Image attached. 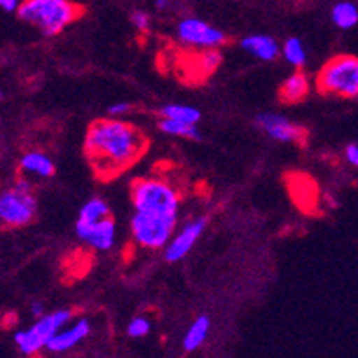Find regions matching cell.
I'll list each match as a JSON object with an SVG mask.
<instances>
[{
    "instance_id": "27",
    "label": "cell",
    "mask_w": 358,
    "mask_h": 358,
    "mask_svg": "<svg viewBox=\"0 0 358 358\" xmlns=\"http://www.w3.org/2000/svg\"><path fill=\"white\" fill-rule=\"evenodd\" d=\"M155 6L158 9H167L171 6V0H155Z\"/></svg>"
},
{
    "instance_id": "21",
    "label": "cell",
    "mask_w": 358,
    "mask_h": 358,
    "mask_svg": "<svg viewBox=\"0 0 358 358\" xmlns=\"http://www.w3.org/2000/svg\"><path fill=\"white\" fill-rule=\"evenodd\" d=\"M149 331H151V322L145 317H133L127 324V335L133 338L145 337Z\"/></svg>"
},
{
    "instance_id": "2",
    "label": "cell",
    "mask_w": 358,
    "mask_h": 358,
    "mask_svg": "<svg viewBox=\"0 0 358 358\" xmlns=\"http://www.w3.org/2000/svg\"><path fill=\"white\" fill-rule=\"evenodd\" d=\"M18 17L40 29L45 36H56L83 17V6L72 0H22Z\"/></svg>"
},
{
    "instance_id": "20",
    "label": "cell",
    "mask_w": 358,
    "mask_h": 358,
    "mask_svg": "<svg viewBox=\"0 0 358 358\" xmlns=\"http://www.w3.org/2000/svg\"><path fill=\"white\" fill-rule=\"evenodd\" d=\"M283 57L294 66V69H303L306 63V50L305 45L299 38H289L283 43Z\"/></svg>"
},
{
    "instance_id": "13",
    "label": "cell",
    "mask_w": 358,
    "mask_h": 358,
    "mask_svg": "<svg viewBox=\"0 0 358 358\" xmlns=\"http://www.w3.org/2000/svg\"><path fill=\"white\" fill-rule=\"evenodd\" d=\"M242 50H245L248 54L255 56L260 62H276L278 56H280L281 49L278 41L268 34H251V36H245L241 41Z\"/></svg>"
},
{
    "instance_id": "22",
    "label": "cell",
    "mask_w": 358,
    "mask_h": 358,
    "mask_svg": "<svg viewBox=\"0 0 358 358\" xmlns=\"http://www.w3.org/2000/svg\"><path fill=\"white\" fill-rule=\"evenodd\" d=\"M131 24H133V27L138 33H147L149 27H151V18H149V15L145 11H134L131 15Z\"/></svg>"
},
{
    "instance_id": "18",
    "label": "cell",
    "mask_w": 358,
    "mask_h": 358,
    "mask_svg": "<svg viewBox=\"0 0 358 358\" xmlns=\"http://www.w3.org/2000/svg\"><path fill=\"white\" fill-rule=\"evenodd\" d=\"M158 115L187 124H199L201 120V111L196 106H188V104H165L159 108Z\"/></svg>"
},
{
    "instance_id": "8",
    "label": "cell",
    "mask_w": 358,
    "mask_h": 358,
    "mask_svg": "<svg viewBox=\"0 0 358 358\" xmlns=\"http://www.w3.org/2000/svg\"><path fill=\"white\" fill-rule=\"evenodd\" d=\"M176 36L187 47L192 49H220L228 36L220 31V29L213 27L212 24L201 20V18L190 17L183 18L176 27Z\"/></svg>"
},
{
    "instance_id": "16",
    "label": "cell",
    "mask_w": 358,
    "mask_h": 358,
    "mask_svg": "<svg viewBox=\"0 0 358 358\" xmlns=\"http://www.w3.org/2000/svg\"><path fill=\"white\" fill-rule=\"evenodd\" d=\"M158 127L162 133L171 134V136H179V138H188V140L201 138L197 124H187V122H181V120H174V118L159 117Z\"/></svg>"
},
{
    "instance_id": "4",
    "label": "cell",
    "mask_w": 358,
    "mask_h": 358,
    "mask_svg": "<svg viewBox=\"0 0 358 358\" xmlns=\"http://www.w3.org/2000/svg\"><path fill=\"white\" fill-rule=\"evenodd\" d=\"M315 86L322 95L341 99H358V57L338 54L321 66Z\"/></svg>"
},
{
    "instance_id": "14",
    "label": "cell",
    "mask_w": 358,
    "mask_h": 358,
    "mask_svg": "<svg viewBox=\"0 0 358 358\" xmlns=\"http://www.w3.org/2000/svg\"><path fill=\"white\" fill-rule=\"evenodd\" d=\"M308 92V76H306L301 69H296L290 73L289 78L283 81V85L280 86L278 97H280V101L283 102V104H299L301 101H305Z\"/></svg>"
},
{
    "instance_id": "24",
    "label": "cell",
    "mask_w": 358,
    "mask_h": 358,
    "mask_svg": "<svg viewBox=\"0 0 358 358\" xmlns=\"http://www.w3.org/2000/svg\"><path fill=\"white\" fill-rule=\"evenodd\" d=\"M346 159L353 165V167L358 169V142L350 143L346 147Z\"/></svg>"
},
{
    "instance_id": "26",
    "label": "cell",
    "mask_w": 358,
    "mask_h": 358,
    "mask_svg": "<svg viewBox=\"0 0 358 358\" xmlns=\"http://www.w3.org/2000/svg\"><path fill=\"white\" fill-rule=\"evenodd\" d=\"M31 312H33L34 317H41L43 315V305L41 303H33V306H31Z\"/></svg>"
},
{
    "instance_id": "19",
    "label": "cell",
    "mask_w": 358,
    "mask_h": 358,
    "mask_svg": "<svg viewBox=\"0 0 358 358\" xmlns=\"http://www.w3.org/2000/svg\"><path fill=\"white\" fill-rule=\"evenodd\" d=\"M331 22L338 29H351L358 24V8L353 2H338L331 9Z\"/></svg>"
},
{
    "instance_id": "11",
    "label": "cell",
    "mask_w": 358,
    "mask_h": 358,
    "mask_svg": "<svg viewBox=\"0 0 358 358\" xmlns=\"http://www.w3.org/2000/svg\"><path fill=\"white\" fill-rule=\"evenodd\" d=\"M206 217H197V219L185 224L183 228H181V231L174 233L171 242L165 245V260L171 262V264L183 260L188 252L192 251V248L197 244V241L201 238L204 229H206Z\"/></svg>"
},
{
    "instance_id": "5",
    "label": "cell",
    "mask_w": 358,
    "mask_h": 358,
    "mask_svg": "<svg viewBox=\"0 0 358 358\" xmlns=\"http://www.w3.org/2000/svg\"><path fill=\"white\" fill-rule=\"evenodd\" d=\"M38 213V201L27 179L0 192V222L8 228H24Z\"/></svg>"
},
{
    "instance_id": "15",
    "label": "cell",
    "mask_w": 358,
    "mask_h": 358,
    "mask_svg": "<svg viewBox=\"0 0 358 358\" xmlns=\"http://www.w3.org/2000/svg\"><path fill=\"white\" fill-rule=\"evenodd\" d=\"M20 169L22 172L29 176H34V178H52L54 172H56V167H54V162L45 155V152L40 151H31L25 152L20 159Z\"/></svg>"
},
{
    "instance_id": "17",
    "label": "cell",
    "mask_w": 358,
    "mask_h": 358,
    "mask_svg": "<svg viewBox=\"0 0 358 358\" xmlns=\"http://www.w3.org/2000/svg\"><path fill=\"white\" fill-rule=\"evenodd\" d=\"M210 326H212V322H210V317H208V315H199L196 321L192 322V326L188 328L187 335H185V338H183L185 350L187 351L197 350V348H199L201 344L206 341L208 331H210Z\"/></svg>"
},
{
    "instance_id": "25",
    "label": "cell",
    "mask_w": 358,
    "mask_h": 358,
    "mask_svg": "<svg viewBox=\"0 0 358 358\" xmlns=\"http://www.w3.org/2000/svg\"><path fill=\"white\" fill-rule=\"evenodd\" d=\"M20 4H22V0H0V9L13 13V11H18Z\"/></svg>"
},
{
    "instance_id": "28",
    "label": "cell",
    "mask_w": 358,
    "mask_h": 358,
    "mask_svg": "<svg viewBox=\"0 0 358 358\" xmlns=\"http://www.w3.org/2000/svg\"><path fill=\"white\" fill-rule=\"evenodd\" d=\"M0 97H2V92H0Z\"/></svg>"
},
{
    "instance_id": "7",
    "label": "cell",
    "mask_w": 358,
    "mask_h": 358,
    "mask_svg": "<svg viewBox=\"0 0 358 358\" xmlns=\"http://www.w3.org/2000/svg\"><path fill=\"white\" fill-rule=\"evenodd\" d=\"M70 319H72L70 310H56L52 313L41 315L31 328L18 331L15 335V342H17V346L20 348L22 353L34 355L41 348H47L50 338L62 330L66 322H70Z\"/></svg>"
},
{
    "instance_id": "12",
    "label": "cell",
    "mask_w": 358,
    "mask_h": 358,
    "mask_svg": "<svg viewBox=\"0 0 358 358\" xmlns=\"http://www.w3.org/2000/svg\"><path fill=\"white\" fill-rule=\"evenodd\" d=\"M90 322L86 319H79L78 322H73L70 328L66 330H59L50 342L47 344V350L54 351V353H63V351H69L72 350L73 346H78L79 342L85 341L86 337L90 335Z\"/></svg>"
},
{
    "instance_id": "1",
    "label": "cell",
    "mask_w": 358,
    "mask_h": 358,
    "mask_svg": "<svg viewBox=\"0 0 358 358\" xmlns=\"http://www.w3.org/2000/svg\"><path fill=\"white\" fill-rule=\"evenodd\" d=\"M149 138L142 129L122 118H99L86 131L83 151L101 181H111L142 159Z\"/></svg>"
},
{
    "instance_id": "23",
    "label": "cell",
    "mask_w": 358,
    "mask_h": 358,
    "mask_svg": "<svg viewBox=\"0 0 358 358\" xmlns=\"http://www.w3.org/2000/svg\"><path fill=\"white\" fill-rule=\"evenodd\" d=\"M131 108H133L131 102H115V104H111V106L108 108V115L113 118H122L124 115L129 113Z\"/></svg>"
},
{
    "instance_id": "3",
    "label": "cell",
    "mask_w": 358,
    "mask_h": 358,
    "mask_svg": "<svg viewBox=\"0 0 358 358\" xmlns=\"http://www.w3.org/2000/svg\"><path fill=\"white\" fill-rule=\"evenodd\" d=\"M131 201H133L134 212L178 217L181 194L167 178L143 176L131 183Z\"/></svg>"
},
{
    "instance_id": "10",
    "label": "cell",
    "mask_w": 358,
    "mask_h": 358,
    "mask_svg": "<svg viewBox=\"0 0 358 358\" xmlns=\"http://www.w3.org/2000/svg\"><path fill=\"white\" fill-rule=\"evenodd\" d=\"M76 235L88 248L95 251H108L117 241V224L111 215L94 224L76 222Z\"/></svg>"
},
{
    "instance_id": "6",
    "label": "cell",
    "mask_w": 358,
    "mask_h": 358,
    "mask_svg": "<svg viewBox=\"0 0 358 358\" xmlns=\"http://www.w3.org/2000/svg\"><path fill=\"white\" fill-rule=\"evenodd\" d=\"M178 226V217L134 212L131 217V235L134 242L145 249H162L171 242Z\"/></svg>"
},
{
    "instance_id": "9",
    "label": "cell",
    "mask_w": 358,
    "mask_h": 358,
    "mask_svg": "<svg viewBox=\"0 0 358 358\" xmlns=\"http://www.w3.org/2000/svg\"><path fill=\"white\" fill-rule=\"evenodd\" d=\"M255 124L267 136L281 143H305L306 129L299 124H294L290 118L278 113H262L255 118Z\"/></svg>"
}]
</instances>
